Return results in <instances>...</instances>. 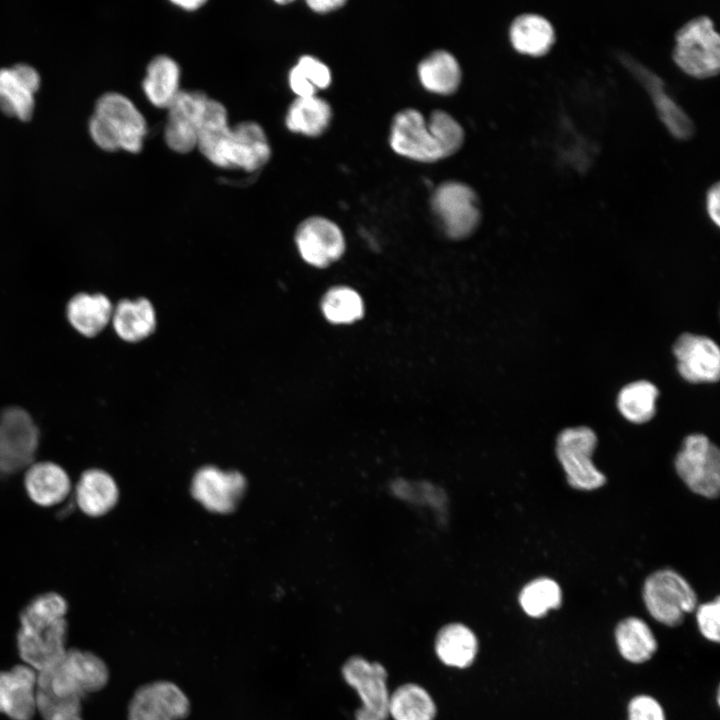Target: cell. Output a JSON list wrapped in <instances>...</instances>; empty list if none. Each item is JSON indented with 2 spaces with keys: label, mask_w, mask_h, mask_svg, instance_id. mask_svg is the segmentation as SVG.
Masks as SVG:
<instances>
[{
  "label": "cell",
  "mask_w": 720,
  "mask_h": 720,
  "mask_svg": "<svg viewBox=\"0 0 720 720\" xmlns=\"http://www.w3.org/2000/svg\"><path fill=\"white\" fill-rule=\"evenodd\" d=\"M109 669L96 654L67 649L50 669L37 672L36 707L44 720H69L81 716L82 699L102 690Z\"/></svg>",
  "instance_id": "6da1fadb"
},
{
  "label": "cell",
  "mask_w": 720,
  "mask_h": 720,
  "mask_svg": "<svg viewBox=\"0 0 720 720\" xmlns=\"http://www.w3.org/2000/svg\"><path fill=\"white\" fill-rule=\"evenodd\" d=\"M196 148L217 167L240 169L248 173L262 168L271 156L267 136L258 123L243 121L230 127L225 106L210 98Z\"/></svg>",
  "instance_id": "7a4b0ae2"
},
{
  "label": "cell",
  "mask_w": 720,
  "mask_h": 720,
  "mask_svg": "<svg viewBox=\"0 0 720 720\" xmlns=\"http://www.w3.org/2000/svg\"><path fill=\"white\" fill-rule=\"evenodd\" d=\"M465 139L461 124L448 112L436 109L427 118L415 108L398 111L391 122L389 145L398 155L424 163L455 154Z\"/></svg>",
  "instance_id": "3957f363"
},
{
  "label": "cell",
  "mask_w": 720,
  "mask_h": 720,
  "mask_svg": "<svg viewBox=\"0 0 720 720\" xmlns=\"http://www.w3.org/2000/svg\"><path fill=\"white\" fill-rule=\"evenodd\" d=\"M67 610L66 600L55 592L38 595L22 610L17 648L36 672L53 667L67 651Z\"/></svg>",
  "instance_id": "277c9868"
},
{
  "label": "cell",
  "mask_w": 720,
  "mask_h": 720,
  "mask_svg": "<svg viewBox=\"0 0 720 720\" xmlns=\"http://www.w3.org/2000/svg\"><path fill=\"white\" fill-rule=\"evenodd\" d=\"M88 130L93 142L104 151L139 153L147 134V124L128 97L107 92L97 99Z\"/></svg>",
  "instance_id": "5b68a950"
},
{
  "label": "cell",
  "mask_w": 720,
  "mask_h": 720,
  "mask_svg": "<svg viewBox=\"0 0 720 720\" xmlns=\"http://www.w3.org/2000/svg\"><path fill=\"white\" fill-rule=\"evenodd\" d=\"M672 58L693 77L707 78L718 74L720 37L709 16H695L678 28Z\"/></svg>",
  "instance_id": "8992f818"
},
{
  "label": "cell",
  "mask_w": 720,
  "mask_h": 720,
  "mask_svg": "<svg viewBox=\"0 0 720 720\" xmlns=\"http://www.w3.org/2000/svg\"><path fill=\"white\" fill-rule=\"evenodd\" d=\"M645 607L659 623L676 627L697 607V594L677 571L663 568L645 579L642 590Z\"/></svg>",
  "instance_id": "52a82bcc"
},
{
  "label": "cell",
  "mask_w": 720,
  "mask_h": 720,
  "mask_svg": "<svg viewBox=\"0 0 720 720\" xmlns=\"http://www.w3.org/2000/svg\"><path fill=\"white\" fill-rule=\"evenodd\" d=\"M597 442L595 431L588 426L567 427L559 432L555 453L572 488L592 491L606 483V476L592 460Z\"/></svg>",
  "instance_id": "ba28073f"
},
{
  "label": "cell",
  "mask_w": 720,
  "mask_h": 720,
  "mask_svg": "<svg viewBox=\"0 0 720 720\" xmlns=\"http://www.w3.org/2000/svg\"><path fill=\"white\" fill-rule=\"evenodd\" d=\"M675 470L695 494L717 498L720 490V451L706 435H687L676 454Z\"/></svg>",
  "instance_id": "9c48e42d"
},
{
  "label": "cell",
  "mask_w": 720,
  "mask_h": 720,
  "mask_svg": "<svg viewBox=\"0 0 720 720\" xmlns=\"http://www.w3.org/2000/svg\"><path fill=\"white\" fill-rule=\"evenodd\" d=\"M431 206L446 234L454 239L470 235L480 222L476 192L466 183L447 180L433 191Z\"/></svg>",
  "instance_id": "30bf717a"
},
{
  "label": "cell",
  "mask_w": 720,
  "mask_h": 720,
  "mask_svg": "<svg viewBox=\"0 0 720 720\" xmlns=\"http://www.w3.org/2000/svg\"><path fill=\"white\" fill-rule=\"evenodd\" d=\"M342 676L361 700V707L355 712L356 720H387L390 694L387 672L380 663L352 656L344 663Z\"/></svg>",
  "instance_id": "8fae6325"
},
{
  "label": "cell",
  "mask_w": 720,
  "mask_h": 720,
  "mask_svg": "<svg viewBox=\"0 0 720 720\" xmlns=\"http://www.w3.org/2000/svg\"><path fill=\"white\" fill-rule=\"evenodd\" d=\"M190 713L188 696L168 680L139 686L128 704V720H182Z\"/></svg>",
  "instance_id": "7c38bea8"
},
{
  "label": "cell",
  "mask_w": 720,
  "mask_h": 720,
  "mask_svg": "<svg viewBox=\"0 0 720 720\" xmlns=\"http://www.w3.org/2000/svg\"><path fill=\"white\" fill-rule=\"evenodd\" d=\"M208 101L200 90H181L169 105L164 140L172 151L186 154L197 147Z\"/></svg>",
  "instance_id": "4fadbf2b"
},
{
  "label": "cell",
  "mask_w": 720,
  "mask_h": 720,
  "mask_svg": "<svg viewBox=\"0 0 720 720\" xmlns=\"http://www.w3.org/2000/svg\"><path fill=\"white\" fill-rule=\"evenodd\" d=\"M679 376L691 384L715 383L720 377V349L706 335L684 332L672 345Z\"/></svg>",
  "instance_id": "5bb4252c"
},
{
  "label": "cell",
  "mask_w": 720,
  "mask_h": 720,
  "mask_svg": "<svg viewBox=\"0 0 720 720\" xmlns=\"http://www.w3.org/2000/svg\"><path fill=\"white\" fill-rule=\"evenodd\" d=\"M38 430L30 414L8 407L0 414V471L13 472L30 463L37 446Z\"/></svg>",
  "instance_id": "9a60e30c"
},
{
  "label": "cell",
  "mask_w": 720,
  "mask_h": 720,
  "mask_svg": "<svg viewBox=\"0 0 720 720\" xmlns=\"http://www.w3.org/2000/svg\"><path fill=\"white\" fill-rule=\"evenodd\" d=\"M295 243L303 260L318 268L331 265L345 250L340 228L322 216H311L303 220L296 229Z\"/></svg>",
  "instance_id": "2e32d148"
},
{
  "label": "cell",
  "mask_w": 720,
  "mask_h": 720,
  "mask_svg": "<svg viewBox=\"0 0 720 720\" xmlns=\"http://www.w3.org/2000/svg\"><path fill=\"white\" fill-rule=\"evenodd\" d=\"M618 56L649 92L659 118L670 133L679 139L689 138L694 132V123L686 111L666 92L663 79L630 54L621 52Z\"/></svg>",
  "instance_id": "e0dca14e"
},
{
  "label": "cell",
  "mask_w": 720,
  "mask_h": 720,
  "mask_svg": "<svg viewBox=\"0 0 720 720\" xmlns=\"http://www.w3.org/2000/svg\"><path fill=\"white\" fill-rule=\"evenodd\" d=\"M40 84L38 71L29 64L0 68V110L23 122L30 120Z\"/></svg>",
  "instance_id": "ac0fdd59"
},
{
  "label": "cell",
  "mask_w": 720,
  "mask_h": 720,
  "mask_svg": "<svg viewBox=\"0 0 720 720\" xmlns=\"http://www.w3.org/2000/svg\"><path fill=\"white\" fill-rule=\"evenodd\" d=\"M37 672L26 664L0 671V712L12 720H32L36 707Z\"/></svg>",
  "instance_id": "d6986e66"
},
{
  "label": "cell",
  "mask_w": 720,
  "mask_h": 720,
  "mask_svg": "<svg viewBox=\"0 0 720 720\" xmlns=\"http://www.w3.org/2000/svg\"><path fill=\"white\" fill-rule=\"evenodd\" d=\"M245 488V479L237 472H223L214 467L201 469L192 483L193 496L208 510L231 511Z\"/></svg>",
  "instance_id": "ffe728a7"
},
{
  "label": "cell",
  "mask_w": 720,
  "mask_h": 720,
  "mask_svg": "<svg viewBox=\"0 0 720 720\" xmlns=\"http://www.w3.org/2000/svg\"><path fill=\"white\" fill-rule=\"evenodd\" d=\"M114 305L102 293L79 292L67 302L65 313L71 327L80 335L93 338L111 322Z\"/></svg>",
  "instance_id": "44dd1931"
},
{
  "label": "cell",
  "mask_w": 720,
  "mask_h": 720,
  "mask_svg": "<svg viewBox=\"0 0 720 720\" xmlns=\"http://www.w3.org/2000/svg\"><path fill=\"white\" fill-rule=\"evenodd\" d=\"M117 336L125 342L137 343L156 329V313L145 297L122 299L114 307L111 318Z\"/></svg>",
  "instance_id": "7402d4cb"
},
{
  "label": "cell",
  "mask_w": 720,
  "mask_h": 720,
  "mask_svg": "<svg viewBox=\"0 0 720 720\" xmlns=\"http://www.w3.org/2000/svg\"><path fill=\"white\" fill-rule=\"evenodd\" d=\"M28 496L40 506L62 502L71 491V481L62 467L52 462L32 464L25 473Z\"/></svg>",
  "instance_id": "603a6c76"
},
{
  "label": "cell",
  "mask_w": 720,
  "mask_h": 720,
  "mask_svg": "<svg viewBox=\"0 0 720 720\" xmlns=\"http://www.w3.org/2000/svg\"><path fill=\"white\" fill-rule=\"evenodd\" d=\"M509 39L519 53L541 56L546 54L555 42L556 34L552 23L538 13L517 15L509 27Z\"/></svg>",
  "instance_id": "cb8c5ba5"
},
{
  "label": "cell",
  "mask_w": 720,
  "mask_h": 720,
  "mask_svg": "<svg viewBox=\"0 0 720 720\" xmlns=\"http://www.w3.org/2000/svg\"><path fill=\"white\" fill-rule=\"evenodd\" d=\"M119 492L113 478L100 469L84 471L75 488L80 510L88 516L99 517L109 512L118 500Z\"/></svg>",
  "instance_id": "d4e9b609"
},
{
  "label": "cell",
  "mask_w": 720,
  "mask_h": 720,
  "mask_svg": "<svg viewBox=\"0 0 720 720\" xmlns=\"http://www.w3.org/2000/svg\"><path fill=\"white\" fill-rule=\"evenodd\" d=\"M419 82L427 91L437 95H451L457 91L462 80V70L457 58L445 49H437L426 55L417 66Z\"/></svg>",
  "instance_id": "484cf974"
},
{
  "label": "cell",
  "mask_w": 720,
  "mask_h": 720,
  "mask_svg": "<svg viewBox=\"0 0 720 720\" xmlns=\"http://www.w3.org/2000/svg\"><path fill=\"white\" fill-rule=\"evenodd\" d=\"M435 652L439 660L459 669L469 667L478 653V639L475 633L462 623L443 626L435 638Z\"/></svg>",
  "instance_id": "4316f807"
},
{
  "label": "cell",
  "mask_w": 720,
  "mask_h": 720,
  "mask_svg": "<svg viewBox=\"0 0 720 720\" xmlns=\"http://www.w3.org/2000/svg\"><path fill=\"white\" fill-rule=\"evenodd\" d=\"M142 88L149 102L167 109L180 89V67L168 55H157L148 64Z\"/></svg>",
  "instance_id": "83f0119b"
},
{
  "label": "cell",
  "mask_w": 720,
  "mask_h": 720,
  "mask_svg": "<svg viewBox=\"0 0 720 720\" xmlns=\"http://www.w3.org/2000/svg\"><path fill=\"white\" fill-rule=\"evenodd\" d=\"M615 642L622 658L633 664L649 661L658 649L657 639L641 618L629 616L615 628Z\"/></svg>",
  "instance_id": "f1b7e54d"
},
{
  "label": "cell",
  "mask_w": 720,
  "mask_h": 720,
  "mask_svg": "<svg viewBox=\"0 0 720 720\" xmlns=\"http://www.w3.org/2000/svg\"><path fill=\"white\" fill-rule=\"evenodd\" d=\"M331 119V106L323 98L296 97L288 107L285 125L293 133L317 137L327 130Z\"/></svg>",
  "instance_id": "f546056e"
},
{
  "label": "cell",
  "mask_w": 720,
  "mask_h": 720,
  "mask_svg": "<svg viewBox=\"0 0 720 720\" xmlns=\"http://www.w3.org/2000/svg\"><path fill=\"white\" fill-rule=\"evenodd\" d=\"M660 391L651 381L639 379L625 384L618 392L616 406L630 423L644 424L654 418Z\"/></svg>",
  "instance_id": "4dcf8cb0"
},
{
  "label": "cell",
  "mask_w": 720,
  "mask_h": 720,
  "mask_svg": "<svg viewBox=\"0 0 720 720\" xmlns=\"http://www.w3.org/2000/svg\"><path fill=\"white\" fill-rule=\"evenodd\" d=\"M388 714L393 720H434L436 705L425 688L406 683L390 695Z\"/></svg>",
  "instance_id": "1f68e13d"
},
{
  "label": "cell",
  "mask_w": 720,
  "mask_h": 720,
  "mask_svg": "<svg viewBox=\"0 0 720 720\" xmlns=\"http://www.w3.org/2000/svg\"><path fill=\"white\" fill-rule=\"evenodd\" d=\"M331 82L330 68L311 55L301 56L288 74L290 89L297 97L314 96L317 90L328 88Z\"/></svg>",
  "instance_id": "d6a6232c"
},
{
  "label": "cell",
  "mask_w": 720,
  "mask_h": 720,
  "mask_svg": "<svg viewBox=\"0 0 720 720\" xmlns=\"http://www.w3.org/2000/svg\"><path fill=\"white\" fill-rule=\"evenodd\" d=\"M519 604L526 615L541 618L562 604L560 585L549 577H538L528 582L519 593Z\"/></svg>",
  "instance_id": "836d02e7"
},
{
  "label": "cell",
  "mask_w": 720,
  "mask_h": 720,
  "mask_svg": "<svg viewBox=\"0 0 720 720\" xmlns=\"http://www.w3.org/2000/svg\"><path fill=\"white\" fill-rule=\"evenodd\" d=\"M325 318L334 324H348L362 318L364 305L360 295L353 289L337 286L329 289L321 300Z\"/></svg>",
  "instance_id": "e575fe53"
},
{
  "label": "cell",
  "mask_w": 720,
  "mask_h": 720,
  "mask_svg": "<svg viewBox=\"0 0 720 720\" xmlns=\"http://www.w3.org/2000/svg\"><path fill=\"white\" fill-rule=\"evenodd\" d=\"M696 621L701 635L708 641L718 643L720 640V599L697 605Z\"/></svg>",
  "instance_id": "d590c367"
},
{
  "label": "cell",
  "mask_w": 720,
  "mask_h": 720,
  "mask_svg": "<svg viewBox=\"0 0 720 720\" xmlns=\"http://www.w3.org/2000/svg\"><path fill=\"white\" fill-rule=\"evenodd\" d=\"M627 720H666L661 704L650 695H636L627 707Z\"/></svg>",
  "instance_id": "8d00e7d4"
},
{
  "label": "cell",
  "mask_w": 720,
  "mask_h": 720,
  "mask_svg": "<svg viewBox=\"0 0 720 720\" xmlns=\"http://www.w3.org/2000/svg\"><path fill=\"white\" fill-rule=\"evenodd\" d=\"M719 182L713 183L707 190L706 193V211L712 222L719 226L720 224V211H719Z\"/></svg>",
  "instance_id": "74e56055"
},
{
  "label": "cell",
  "mask_w": 720,
  "mask_h": 720,
  "mask_svg": "<svg viewBox=\"0 0 720 720\" xmlns=\"http://www.w3.org/2000/svg\"><path fill=\"white\" fill-rule=\"evenodd\" d=\"M309 8L316 13H329L335 11L346 4L343 0H309L306 2Z\"/></svg>",
  "instance_id": "f35d334b"
},
{
  "label": "cell",
  "mask_w": 720,
  "mask_h": 720,
  "mask_svg": "<svg viewBox=\"0 0 720 720\" xmlns=\"http://www.w3.org/2000/svg\"><path fill=\"white\" fill-rule=\"evenodd\" d=\"M172 3L185 11H195L201 8L206 1L204 0H178L172 1Z\"/></svg>",
  "instance_id": "ab89813d"
},
{
  "label": "cell",
  "mask_w": 720,
  "mask_h": 720,
  "mask_svg": "<svg viewBox=\"0 0 720 720\" xmlns=\"http://www.w3.org/2000/svg\"><path fill=\"white\" fill-rule=\"evenodd\" d=\"M69 720H82V718H81V716H78V717H75V718H72V719H69Z\"/></svg>",
  "instance_id": "60d3db41"
}]
</instances>
